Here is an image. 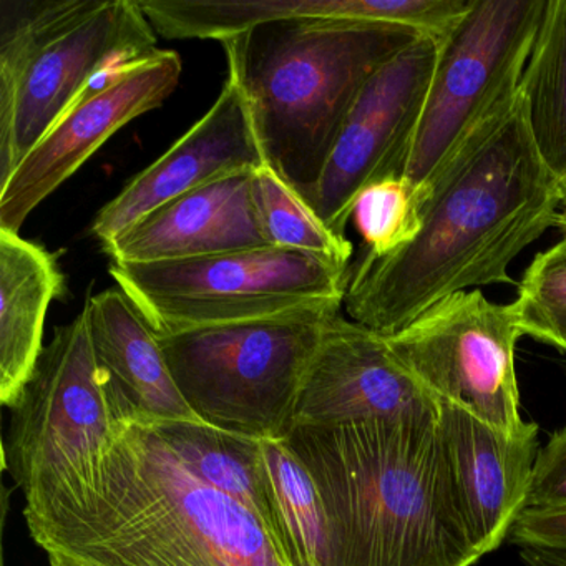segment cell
<instances>
[{
    "instance_id": "obj_1",
    "label": "cell",
    "mask_w": 566,
    "mask_h": 566,
    "mask_svg": "<svg viewBox=\"0 0 566 566\" xmlns=\"http://www.w3.org/2000/svg\"><path fill=\"white\" fill-rule=\"evenodd\" d=\"M562 198L533 144L518 88L419 190L413 240L384 256L366 251L350 270L347 314L387 337L447 296L513 284L510 264L555 227Z\"/></svg>"
},
{
    "instance_id": "obj_2",
    "label": "cell",
    "mask_w": 566,
    "mask_h": 566,
    "mask_svg": "<svg viewBox=\"0 0 566 566\" xmlns=\"http://www.w3.org/2000/svg\"><path fill=\"white\" fill-rule=\"evenodd\" d=\"M24 516L49 556L75 566H290L250 510L138 423L124 427L94 485Z\"/></svg>"
},
{
    "instance_id": "obj_3",
    "label": "cell",
    "mask_w": 566,
    "mask_h": 566,
    "mask_svg": "<svg viewBox=\"0 0 566 566\" xmlns=\"http://www.w3.org/2000/svg\"><path fill=\"white\" fill-rule=\"evenodd\" d=\"M440 417V416H439ZM439 417L296 426L284 443L326 513L329 566H472Z\"/></svg>"
},
{
    "instance_id": "obj_4",
    "label": "cell",
    "mask_w": 566,
    "mask_h": 566,
    "mask_svg": "<svg viewBox=\"0 0 566 566\" xmlns=\"http://www.w3.org/2000/svg\"><path fill=\"white\" fill-rule=\"evenodd\" d=\"M420 35L399 25L286 19L220 42L264 160L304 201L364 85Z\"/></svg>"
},
{
    "instance_id": "obj_5",
    "label": "cell",
    "mask_w": 566,
    "mask_h": 566,
    "mask_svg": "<svg viewBox=\"0 0 566 566\" xmlns=\"http://www.w3.org/2000/svg\"><path fill=\"white\" fill-rule=\"evenodd\" d=\"M138 0L0 2V184L95 85L160 51Z\"/></svg>"
},
{
    "instance_id": "obj_6",
    "label": "cell",
    "mask_w": 566,
    "mask_h": 566,
    "mask_svg": "<svg viewBox=\"0 0 566 566\" xmlns=\"http://www.w3.org/2000/svg\"><path fill=\"white\" fill-rule=\"evenodd\" d=\"M340 306L158 336L171 376L198 419L208 426L284 440L327 323Z\"/></svg>"
},
{
    "instance_id": "obj_7",
    "label": "cell",
    "mask_w": 566,
    "mask_h": 566,
    "mask_svg": "<svg viewBox=\"0 0 566 566\" xmlns=\"http://www.w3.org/2000/svg\"><path fill=\"white\" fill-rule=\"evenodd\" d=\"M125 426L82 310L57 327L11 406L4 467L25 506L94 485Z\"/></svg>"
},
{
    "instance_id": "obj_8",
    "label": "cell",
    "mask_w": 566,
    "mask_h": 566,
    "mask_svg": "<svg viewBox=\"0 0 566 566\" xmlns=\"http://www.w3.org/2000/svg\"><path fill=\"white\" fill-rule=\"evenodd\" d=\"M118 290L161 334L344 306L350 266L280 248L164 263H112Z\"/></svg>"
},
{
    "instance_id": "obj_9",
    "label": "cell",
    "mask_w": 566,
    "mask_h": 566,
    "mask_svg": "<svg viewBox=\"0 0 566 566\" xmlns=\"http://www.w3.org/2000/svg\"><path fill=\"white\" fill-rule=\"evenodd\" d=\"M548 0H472L449 34L403 178L423 190L469 135L518 94Z\"/></svg>"
},
{
    "instance_id": "obj_10",
    "label": "cell",
    "mask_w": 566,
    "mask_h": 566,
    "mask_svg": "<svg viewBox=\"0 0 566 566\" xmlns=\"http://www.w3.org/2000/svg\"><path fill=\"white\" fill-rule=\"evenodd\" d=\"M522 336L512 304L492 303L472 290L439 301L387 340L440 403L460 407L496 432L513 436L528 423L520 416L515 373Z\"/></svg>"
},
{
    "instance_id": "obj_11",
    "label": "cell",
    "mask_w": 566,
    "mask_h": 566,
    "mask_svg": "<svg viewBox=\"0 0 566 566\" xmlns=\"http://www.w3.org/2000/svg\"><path fill=\"white\" fill-rule=\"evenodd\" d=\"M439 57V39L420 35L394 55L357 95L306 203L346 237L354 205L370 185L403 177Z\"/></svg>"
},
{
    "instance_id": "obj_12",
    "label": "cell",
    "mask_w": 566,
    "mask_h": 566,
    "mask_svg": "<svg viewBox=\"0 0 566 566\" xmlns=\"http://www.w3.org/2000/svg\"><path fill=\"white\" fill-rule=\"evenodd\" d=\"M181 72L180 55L160 49L95 85L0 184V230L19 233L29 214L74 177L108 138L164 105Z\"/></svg>"
},
{
    "instance_id": "obj_13",
    "label": "cell",
    "mask_w": 566,
    "mask_h": 566,
    "mask_svg": "<svg viewBox=\"0 0 566 566\" xmlns=\"http://www.w3.org/2000/svg\"><path fill=\"white\" fill-rule=\"evenodd\" d=\"M439 416V400L397 359L387 337L337 314L307 369L294 427Z\"/></svg>"
},
{
    "instance_id": "obj_14",
    "label": "cell",
    "mask_w": 566,
    "mask_h": 566,
    "mask_svg": "<svg viewBox=\"0 0 566 566\" xmlns=\"http://www.w3.org/2000/svg\"><path fill=\"white\" fill-rule=\"evenodd\" d=\"M266 165L247 97L228 77L210 111L98 211L92 233L102 248L142 218L211 181Z\"/></svg>"
},
{
    "instance_id": "obj_15",
    "label": "cell",
    "mask_w": 566,
    "mask_h": 566,
    "mask_svg": "<svg viewBox=\"0 0 566 566\" xmlns=\"http://www.w3.org/2000/svg\"><path fill=\"white\" fill-rule=\"evenodd\" d=\"M538 432V423L528 422L506 436L460 407L440 403L439 436L479 558L509 539L526 510Z\"/></svg>"
},
{
    "instance_id": "obj_16",
    "label": "cell",
    "mask_w": 566,
    "mask_h": 566,
    "mask_svg": "<svg viewBox=\"0 0 566 566\" xmlns=\"http://www.w3.org/2000/svg\"><path fill=\"white\" fill-rule=\"evenodd\" d=\"M253 174L211 181L157 208L105 253L114 263H164L270 247L258 220Z\"/></svg>"
},
{
    "instance_id": "obj_17",
    "label": "cell",
    "mask_w": 566,
    "mask_h": 566,
    "mask_svg": "<svg viewBox=\"0 0 566 566\" xmlns=\"http://www.w3.org/2000/svg\"><path fill=\"white\" fill-rule=\"evenodd\" d=\"M84 310L95 356L125 422L200 420L171 376L157 333L120 290L95 294Z\"/></svg>"
},
{
    "instance_id": "obj_18",
    "label": "cell",
    "mask_w": 566,
    "mask_h": 566,
    "mask_svg": "<svg viewBox=\"0 0 566 566\" xmlns=\"http://www.w3.org/2000/svg\"><path fill=\"white\" fill-rule=\"evenodd\" d=\"M64 294L54 254L0 230V402L11 407L41 359L45 317Z\"/></svg>"
},
{
    "instance_id": "obj_19",
    "label": "cell",
    "mask_w": 566,
    "mask_h": 566,
    "mask_svg": "<svg viewBox=\"0 0 566 566\" xmlns=\"http://www.w3.org/2000/svg\"><path fill=\"white\" fill-rule=\"evenodd\" d=\"M151 429L198 480L250 510L287 559L286 536L263 440L228 432L201 420L161 423Z\"/></svg>"
},
{
    "instance_id": "obj_20",
    "label": "cell",
    "mask_w": 566,
    "mask_h": 566,
    "mask_svg": "<svg viewBox=\"0 0 566 566\" xmlns=\"http://www.w3.org/2000/svg\"><path fill=\"white\" fill-rule=\"evenodd\" d=\"M520 97L536 151L566 197V0L546 4Z\"/></svg>"
},
{
    "instance_id": "obj_21",
    "label": "cell",
    "mask_w": 566,
    "mask_h": 566,
    "mask_svg": "<svg viewBox=\"0 0 566 566\" xmlns=\"http://www.w3.org/2000/svg\"><path fill=\"white\" fill-rule=\"evenodd\" d=\"M290 566H329L326 513L313 476L284 440H263Z\"/></svg>"
},
{
    "instance_id": "obj_22",
    "label": "cell",
    "mask_w": 566,
    "mask_h": 566,
    "mask_svg": "<svg viewBox=\"0 0 566 566\" xmlns=\"http://www.w3.org/2000/svg\"><path fill=\"white\" fill-rule=\"evenodd\" d=\"M253 197L261 231L271 248L313 254L349 266L350 241L334 234L268 164L254 170Z\"/></svg>"
},
{
    "instance_id": "obj_23",
    "label": "cell",
    "mask_w": 566,
    "mask_h": 566,
    "mask_svg": "<svg viewBox=\"0 0 566 566\" xmlns=\"http://www.w3.org/2000/svg\"><path fill=\"white\" fill-rule=\"evenodd\" d=\"M512 307L523 336L566 353V240L536 254Z\"/></svg>"
},
{
    "instance_id": "obj_24",
    "label": "cell",
    "mask_w": 566,
    "mask_h": 566,
    "mask_svg": "<svg viewBox=\"0 0 566 566\" xmlns=\"http://www.w3.org/2000/svg\"><path fill=\"white\" fill-rule=\"evenodd\" d=\"M353 220L366 241L367 253H392L419 231V191L403 177L377 181L357 198Z\"/></svg>"
},
{
    "instance_id": "obj_25",
    "label": "cell",
    "mask_w": 566,
    "mask_h": 566,
    "mask_svg": "<svg viewBox=\"0 0 566 566\" xmlns=\"http://www.w3.org/2000/svg\"><path fill=\"white\" fill-rule=\"evenodd\" d=\"M526 509H566V427L552 433L536 455Z\"/></svg>"
},
{
    "instance_id": "obj_26",
    "label": "cell",
    "mask_w": 566,
    "mask_h": 566,
    "mask_svg": "<svg viewBox=\"0 0 566 566\" xmlns=\"http://www.w3.org/2000/svg\"><path fill=\"white\" fill-rule=\"evenodd\" d=\"M509 542L520 548L566 553V509H526L512 526Z\"/></svg>"
},
{
    "instance_id": "obj_27",
    "label": "cell",
    "mask_w": 566,
    "mask_h": 566,
    "mask_svg": "<svg viewBox=\"0 0 566 566\" xmlns=\"http://www.w3.org/2000/svg\"><path fill=\"white\" fill-rule=\"evenodd\" d=\"M520 556L526 566H566V553L522 548Z\"/></svg>"
},
{
    "instance_id": "obj_28",
    "label": "cell",
    "mask_w": 566,
    "mask_h": 566,
    "mask_svg": "<svg viewBox=\"0 0 566 566\" xmlns=\"http://www.w3.org/2000/svg\"><path fill=\"white\" fill-rule=\"evenodd\" d=\"M555 227L562 231L563 240H566V197H563L558 213H556Z\"/></svg>"
},
{
    "instance_id": "obj_29",
    "label": "cell",
    "mask_w": 566,
    "mask_h": 566,
    "mask_svg": "<svg viewBox=\"0 0 566 566\" xmlns=\"http://www.w3.org/2000/svg\"><path fill=\"white\" fill-rule=\"evenodd\" d=\"M49 559H51V566H75L67 559L57 558V556H49Z\"/></svg>"
}]
</instances>
